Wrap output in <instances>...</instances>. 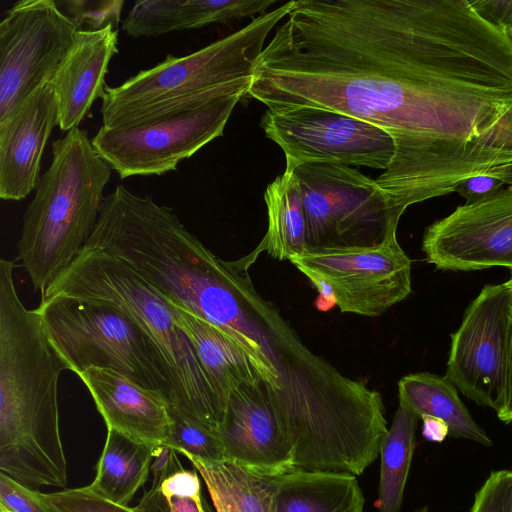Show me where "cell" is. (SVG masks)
I'll return each instance as SVG.
<instances>
[{
	"label": "cell",
	"mask_w": 512,
	"mask_h": 512,
	"mask_svg": "<svg viewBox=\"0 0 512 512\" xmlns=\"http://www.w3.org/2000/svg\"><path fill=\"white\" fill-rule=\"evenodd\" d=\"M247 95L387 131L376 182L401 213L474 176L512 186V41L469 0H293Z\"/></svg>",
	"instance_id": "1"
},
{
	"label": "cell",
	"mask_w": 512,
	"mask_h": 512,
	"mask_svg": "<svg viewBox=\"0 0 512 512\" xmlns=\"http://www.w3.org/2000/svg\"><path fill=\"white\" fill-rule=\"evenodd\" d=\"M85 248L117 258L169 302L218 327L263 378L277 374L270 302L256 291L245 266L214 255L172 208L117 185L104 198Z\"/></svg>",
	"instance_id": "2"
},
{
	"label": "cell",
	"mask_w": 512,
	"mask_h": 512,
	"mask_svg": "<svg viewBox=\"0 0 512 512\" xmlns=\"http://www.w3.org/2000/svg\"><path fill=\"white\" fill-rule=\"evenodd\" d=\"M292 5L293 0L191 54H169L119 86H106L100 108L103 126L129 128L223 96L248 94L266 39Z\"/></svg>",
	"instance_id": "3"
},
{
	"label": "cell",
	"mask_w": 512,
	"mask_h": 512,
	"mask_svg": "<svg viewBox=\"0 0 512 512\" xmlns=\"http://www.w3.org/2000/svg\"><path fill=\"white\" fill-rule=\"evenodd\" d=\"M111 171L84 129L74 128L52 143L50 166L23 215L17 242L35 291L44 293L85 248Z\"/></svg>",
	"instance_id": "4"
},
{
	"label": "cell",
	"mask_w": 512,
	"mask_h": 512,
	"mask_svg": "<svg viewBox=\"0 0 512 512\" xmlns=\"http://www.w3.org/2000/svg\"><path fill=\"white\" fill-rule=\"evenodd\" d=\"M59 296L105 301L127 313L164 356L174 388L170 406L218 432L227 405L176 321L173 304L136 271L103 251L84 248L41 299Z\"/></svg>",
	"instance_id": "5"
},
{
	"label": "cell",
	"mask_w": 512,
	"mask_h": 512,
	"mask_svg": "<svg viewBox=\"0 0 512 512\" xmlns=\"http://www.w3.org/2000/svg\"><path fill=\"white\" fill-rule=\"evenodd\" d=\"M15 262L0 260V440L25 451L57 442L58 381L67 365L16 290Z\"/></svg>",
	"instance_id": "6"
},
{
	"label": "cell",
	"mask_w": 512,
	"mask_h": 512,
	"mask_svg": "<svg viewBox=\"0 0 512 512\" xmlns=\"http://www.w3.org/2000/svg\"><path fill=\"white\" fill-rule=\"evenodd\" d=\"M68 370L116 371L174 403L171 374L151 337L123 310L105 301L65 296L41 299L34 309Z\"/></svg>",
	"instance_id": "7"
},
{
	"label": "cell",
	"mask_w": 512,
	"mask_h": 512,
	"mask_svg": "<svg viewBox=\"0 0 512 512\" xmlns=\"http://www.w3.org/2000/svg\"><path fill=\"white\" fill-rule=\"evenodd\" d=\"M286 169L300 188L307 248L369 247L397 232L402 213L376 179L340 164Z\"/></svg>",
	"instance_id": "8"
},
{
	"label": "cell",
	"mask_w": 512,
	"mask_h": 512,
	"mask_svg": "<svg viewBox=\"0 0 512 512\" xmlns=\"http://www.w3.org/2000/svg\"><path fill=\"white\" fill-rule=\"evenodd\" d=\"M288 260L343 313L380 316L411 292V260L397 232L374 246L306 248Z\"/></svg>",
	"instance_id": "9"
},
{
	"label": "cell",
	"mask_w": 512,
	"mask_h": 512,
	"mask_svg": "<svg viewBox=\"0 0 512 512\" xmlns=\"http://www.w3.org/2000/svg\"><path fill=\"white\" fill-rule=\"evenodd\" d=\"M246 95L223 96L196 109L129 128L102 125L91 142L121 179L163 175L222 136L233 109Z\"/></svg>",
	"instance_id": "10"
},
{
	"label": "cell",
	"mask_w": 512,
	"mask_h": 512,
	"mask_svg": "<svg viewBox=\"0 0 512 512\" xmlns=\"http://www.w3.org/2000/svg\"><path fill=\"white\" fill-rule=\"evenodd\" d=\"M260 126L284 152L286 168L328 163L386 171L396 152L387 131L334 110L308 106L267 109Z\"/></svg>",
	"instance_id": "11"
},
{
	"label": "cell",
	"mask_w": 512,
	"mask_h": 512,
	"mask_svg": "<svg viewBox=\"0 0 512 512\" xmlns=\"http://www.w3.org/2000/svg\"><path fill=\"white\" fill-rule=\"evenodd\" d=\"M80 28L52 0H21L0 22V120L53 78Z\"/></svg>",
	"instance_id": "12"
},
{
	"label": "cell",
	"mask_w": 512,
	"mask_h": 512,
	"mask_svg": "<svg viewBox=\"0 0 512 512\" xmlns=\"http://www.w3.org/2000/svg\"><path fill=\"white\" fill-rule=\"evenodd\" d=\"M512 285H485L451 335L445 377L468 399L498 412L506 371Z\"/></svg>",
	"instance_id": "13"
},
{
	"label": "cell",
	"mask_w": 512,
	"mask_h": 512,
	"mask_svg": "<svg viewBox=\"0 0 512 512\" xmlns=\"http://www.w3.org/2000/svg\"><path fill=\"white\" fill-rule=\"evenodd\" d=\"M422 251L427 262L441 270L512 271V186L458 206L432 223L424 232Z\"/></svg>",
	"instance_id": "14"
},
{
	"label": "cell",
	"mask_w": 512,
	"mask_h": 512,
	"mask_svg": "<svg viewBox=\"0 0 512 512\" xmlns=\"http://www.w3.org/2000/svg\"><path fill=\"white\" fill-rule=\"evenodd\" d=\"M265 380L244 384L229 397L217 432L225 459L274 474L295 469L294 451Z\"/></svg>",
	"instance_id": "15"
},
{
	"label": "cell",
	"mask_w": 512,
	"mask_h": 512,
	"mask_svg": "<svg viewBox=\"0 0 512 512\" xmlns=\"http://www.w3.org/2000/svg\"><path fill=\"white\" fill-rule=\"evenodd\" d=\"M58 107L50 82L37 88L6 118L0 120V197L22 200L40 180L41 158Z\"/></svg>",
	"instance_id": "16"
},
{
	"label": "cell",
	"mask_w": 512,
	"mask_h": 512,
	"mask_svg": "<svg viewBox=\"0 0 512 512\" xmlns=\"http://www.w3.org/2000/svg\"><path fill=\"white\" fill-rule=\"evenodd\" d=\"M78 376L89 390L107 429L152 446L164 444L171 417L169 403L160 392L110 369L90 367Z\"/></svg>",
	"instance_id": "17"
},
{
	"label": "cell",
	"mask_w": 512,
	"mask_h": 512,
	"mask_svg": "<svg viewBox=\"0 0 512 512\" xmlns=\"http://www.w3.org/2000/svg\"><path fill=\"white\" fill-rule=\"evenodd\" d=\"M117 53L118 31L113 24L99 30H78L74 44L50 81L61 131L78 128L92 104L103 97L108 65Z\"/></svg>",
	"instance_id": "18"
},
{
	"label": "cell",
	"mask_w": 512,
	"mask_h": 512,
	"mask_svg": "<svg viewBox=\"0 0 512 512\" xmlns=\"http://www.w3.org/2000/svg\"><path fill=\"white\" fill-rule=\"evenodd\" d=\"M277 0H142L132 6L122 30L134 38L227 24L261 16Z\"/></svg>",
	"instance_id": "19"
},
{
	"label": "cell",
	"mask_w": 512,
	"mask_h": 512,
	"mask_svg": "<svg viewBox=\"0 0 512 512\" xmlns=\"http://www.w3.org/2000/svg\"><path fill=\"white\" fill-rule=\"evenodd\" d=\"M184 456L204 480L216 512H276L279 474L228 459L210 461Z\"/></svg>",
	"instance_id": "20"
},
{
	"label": "cell",
	"mask_w": 512,
	"mask_h": 512,
	"mask_svg": "<svg viewBox=\"0 0 512 512\" xmlns=\"http://www.w3.org/2000/svg\"><path fill=\"white\" fill-rule=\"evenodd\" d=\"M173 309L176 321L226 405L234 390L263 380L247 353L218 327L174 304Z\"/></svg>",
	"instance_id": "21"
},
{
	"label": "cell",
	"mask_w": 512,
	"mask_h": 512,
	"mask_svg": "<svg viewBox=\"0 0 512 512\" xmlns=\"http://www.w3.org/2000/svg\"><path fill=\"white\" fill-rule=\"evenodd\" d=\"M276 512H364L355 475L294 469L276 483Z\"/></svg>",
	"instance_id": "22"
},
{
	"label": "cell",
	"mask_w": 512,
	"mask_h": 512,
	"mask_svg": "<svg viewBox=\"0 0 512 512\" xmlns=\"http://www.w3.org/2000/svg\"><path fill=\"white\" fill-rule=\"evenodd\" d=\"M398 398L400 406L419 418L430 416L444 421L450 436L492 445L459 398L457 388L445 376L428 372L408 374L398 382Z\"/></svg>",
	"instance_id": "23"
},
{
	"label": "cell",
	"mask_w": 512,
	"mask_h": 512,
	"mask_svg": "<svg viewBox=\"0 0 512 512\" xmlns=\"http://www.w3.org/2000/svg\"><path fill=\"white\" fill-rule=\"evenodd\" d=\"M268 228L257 248L240 262L248 267L258 254L266 251L278 260H288L303 252L306 244V223L300 188L292 170L286 169L266 188Z\"/></svg>",
	"instance_id": "24"
},
{
	"label": "cell",
	"mask_w": 512,
	"mask_h": 512,
	"mask_svg": "<svg viewBox=\"0 0 512 512\" xmlns=\"http://www.w3.org/2000/svg\"><path fill=\"white\" fill-rule=\"evenodd\" d=\"M155 447L107 429L96 476L87 489L110 502L128 506L148 479Z\"/></svg>",
	"instance_id": "25"
},
{
	"label": "cell",
	"mask_w": 512,
	"mask_h": 512,
	"mask_svg": "<svg viewBox=\"0 0 512 512\" xmlns=\"http://www.w3.org/2000/svg\"><path fill=\"white\" fill-rule=\"evenodd\" d=\"M419 417L398 406L392 424L380 445L378 512H399L415 448Z\"/></svg>",
	"instance_id": "26"
},
{
	"label": "cell",
	"mask_w": 512,
	"mask_h": 512,
	"mask_svg": "<svg viewBox=\"0 0 512 512\" xmlns=\"http://www.w3.org/2000/svg\"><path fill=\"white\" fill-rule=\"evenodd\" d=\"M135 508L138 512H213L202 496L198 472L184 468L152 484Z\"/></svg>",
	"instance_id": "27"
},
{
	"label": "cell",
	"mask_w": 512,
	"mask_h": 512,
	"mask_svg": "<svg viewBox=\"0 0 512 512\" xmlns=\"http://www.w3.org/2000/svg\"><path fill=\"white\" fill-rule=\"evenodd\" d=\"M171 426L169 436L162 445L194 457L219 461L225 459L218 434L197 420L169 405Z\"/></svg>",
	"instance_id": "28"
},
{
	"label": "cell",
	"mask_w": 512,
	"mask_h": 512,
	"mask_svg": "<svg viewBox=\"0 0 512 512\" xmlns=\"http://www.w3.org/2000/svg\"><path fill=\"white\" fill-rule=\"evenodd\" d=\"M56 512H138L136 508L115 504L103 499L87 487L63 489L45 494Z\"/></svg>",
	"instance_id": "29"
},
{
	"label": "cell",
	"mask_w": 512,
	"mask_h": 512,
	"mask_svg": "<svg viewBox=\"0 0 512 512\" xmlns=\"http://www.w3.org/2000/svg\"><path fill=\"white\" fill-rule=\"evenodd\" d=\"M61 4L66 6L69 16L79 28L87 24L88 30H99L107 24H113L117 28L124 1L80 0L66 1Z\"/></svg>",
	"instance_id": "30"
},
{
	"label": "cell",
	"mask_w": 512,
	"mask_h": 512,
	"mask_svg": "<svg viewBox=\"0 0 512 512\" xmlns=\"http://www.w3.org/2000/svg\"><path fill=\"white\" fill-rule=\"evenodd\" d=\"M0 507L9 512H56L45 493L31 489L0 472Z\"/></svg>",
	"instance_id": "31"
},
{
	"label": "cell",
	"mask_w": 512,
	"mask_h": 512,
	"mask_svg": "<svg viewBox=\"0 0 512 512\" xmlns=\"http://www.w3.org/2000/svg\"><path fill=\"white\" fill-rule=\"evenodd\" d=\"M475 12L512 41V0H469Z\"/></svg>",
	"instance_id": "32"
},
{
	"label": "cell",
	"mask_w": 512,
	"mask_h": 512,
	"mask_svg": "<svg viewBox=\"0 0 512 512\" xmlns=\"http://www.w3.org/2000/svg\"><path fill=\"white\" fill-rule=\"evenodd\" d=\"M505 470L494 471L475 495L471 512H504Z\"/></svg>",
	"instance_id": "33"
},
{
	"label": "cell",
	"mask_w": 512,
	"mask_h": 512,
	"mask_svg": "<svg viewBox=\"0 0 512 512\" xmlns=\"http://www.w3.org/2000/svg\"><path fill=\"white\" fill-rule=\"evenodd\" d=\"M504 186L505 184L495 177L479 175L461 182L455 192L466 200L465 204H472L498 193Z\"/></svg>",
	"instance_id": "34"
},
{
	"label": "cell",
	"mask_w": 512,
	"mask_h": 512,
	"mask_svg": "<svg viewBox=\"0 0 512 512\" xmlns=\"http://www.w3.org/2000/svg\"><path fill=\"white\" fill-rule=\"evenodd\" d=\"M183 469L176 451L166 445L156 446L150 472L153 475L152 484H159L173 473Z\"/></svg>",
	"instance_id": "35"
},
{
	"label": "cell",
	"mask_w": 512,
	"mask_h": 512,
	"mask_svg": "<svg viewBox=\"0 0 512 512\" xmlns=\"http://www.w3.org/2000/svg\"><path fill=\"white\" fill-rule=\"evenodd\" d=\"M497 416L505 423L512 422V302L508 317L505 385L502 405Z\"/></svg>",
	"instance_id": "36"
},
{
	"label": "cell",
	"mask_w": 512,
	"mask_h": 512,
	"mask_svg": "<svg viewBox=\"0 0 512 512\" xmlns=\"http://www.w3.org/2000/svg\"><path fill=\"white\" fill-rule=\"evenodd\" d=\"M421 419L423 421L422 434L427 440L442 442L449 435V428L444 421L430 416H424Z\"/></svg>",
	"instance_id": "37"
},
{
	"label": "cell",
	"mask_w": 512,
	"mask_h": 512,
	"mask_svg": "<svg viewBox=\"0 0 512 512\" xmlns=\"http://www.w3.org/2000/svg\"><path fill=\"white\" fill-rule=\"evenodd\" d=\"M504 512H512V469L505 470Z\"/></svg>",
	"instance_id": "38"
},
{
	"label": "cell",
	"mask_w": 512,
	"mask_h": 512,
	"mask_svg": "<svg viewBox=\"0 0 512 512\" xmlns=\"http://www.w3.org/2000/svg\"><path fill=\"white\" fill-rule=\"evenodd\" d=\"M414 512H431V511L428 509V507H423V508H420V509H418V510H416Z\"/></svg>",
	"instance_id": "39"
},
{
	"label": "cell",
	"mask_w": 512,
	"mask_h": 512,
	"mask_svg": "<svg viewBox=\"0 0 512 512\" xmlns=\"http://www.w3.org/2000/svg\"><path fill=\"white\" fill-rule=\"evenodd\" d=\"M508 282L512 285V274H511V278L508 280Z\"/></svg>",
	"instance_id": "40"
}]
</instances>
